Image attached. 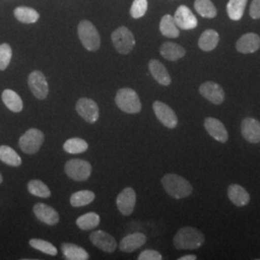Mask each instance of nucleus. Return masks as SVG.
Wrapping results in <instances>:
<instances>
[{
    "instance_id": "obj_1",
    "label": "nucleus",
    "mask_w": 260,
    "mask_h": 260,
    "mask_svg": "<svg viewBox=\"0 0 260 260\" xmlns=\"http://www.w3.org/2000/svg\"><path fill=\"white\" fill-rule=\"evenodd\" d=\"M205 235L192 226L180 229L174 237V245L177 250H196L205 244Z\"/></svg>"
},
{
    "instance_id": "obj_2",
    "label": "nucleus",
    "mask_w": 260,
    "mask_h": 260,
    "mask_svg": "<svg viewBox=\"0 0 260 260\" xmlns=\"http://www.w3.org/2000/svg\"><path fill=\"white\" fill-rule=\"evenodd\" d=\"M164 190L174 199H184L192 194L193 187L184 177L176 174H167L161 179Z\"/></svg>"
},
{
    "instance_id": "obj_3",
    "label": "nucleus",
    "mask_w": 260,
    "mask_h": 260,
    "mask_svg": "<svg viewBox=\"0 0 260 260\" xmlns=\"http://www.w3.org/2000/svg\"><path fill=\"white\" fill-rule=\"evenodd\" d=\"M78 37L83 47L89 51H96L101 47V36L90 20L83 19L77 26Z\"/></svg>"
},
{
    "instance_id": "obj_4",
    "label": "nucleus",
    "mask_w": 260,
    "mask_h": 260,
    "mask_svg": "<svg viewBox=\"0 0 260 260\" xmlns=\"http://www.w3.org/2000/svg\"><path fill=\"white\" fill-rule=\"evenodd\" d=\"M117 106L124 113L137 114L142 110V103L139 95L131 88H121L115 98Z\"/></svg>"
},
{
    "instance_id": "obj_5",
    "label": "nucleus",
    "mask_w": 260,
    "mask_h": 260,
    "mask_svg": "<svg viewBox=\"0 0 260 260\" xmlns=\"http://www.w3.org/2000/svg\"><path fill=\"white\" fill-rule=\"evenodd\" d=\"M112 43L116 50L122 55L130 53L136 45L134 35L125 26L117 28L111 35Z\"/></svg>"
},
{
    "instance_id": "obj_6",
    "label": "nucleus",
    "mask_w": 260,
    "mask_h": 260,
    "mask_svg": "<svg viewBox=\"0 0 260 260\" xmlns=\"http://www.w3.org/2000/svg\"><path fill=\"white\" fill-rule=\"evenodd\" d=\"M45 141V134L37 128L27 130L19 140V149L26 154H35Z\"/></svg>"
},
{
    "instance_id": "obj_7",
    "label": "nucleus",
    "mask_w": 260,
    "mask_h": 260,
    "mask_svg": "<svg viewBox=\"0 0 260 260\" xmlns=\"http://www.w3.org/2000/svg\"><path fill=\"white\" fill-rule=\"evenodd\" d=\"M66 175L75 181H85L92 174L91 164L83 159H71L65 164Z\"/></svg>"
},
{
    "instance_id": "obj_8",
    "label": "nucleus",
    "mask_w": 260,
    "mask_h": 260,
    "mask_svg": "<svg viewBox=\"0 0 260 260\" xmlns=\"http://www.w3.org/2000/svg\"><path fill=\"white\" fill-rule=\"evenodd\" d=\"M28 86L32 93L38 100L47 99L49 93V87L45 75L40 71H34L28 76Z\"/></svg>"
},
{
    "instance_id": "obj_9",
    "label": "nucleus",
    "mask_w": 260,
    "mask_h": 260,
    "mask_svg": "<svg viewBox=\"0 0 260 260\" xmlns=\"http://www.w3.org/2000/svg\"><path fill=\"white\" fill-rule=\"evenodd\" d=\"M76 111L78 115L83 118L90 124L96 122L100 117V109L95 102L91 99L81 98L76 103Z\"/></svg>"
},
{
    "instance_id": "obj_10",
    "label": "nucleus",
    "mask_w": 260,
    "mask_h": 260,
    "mask_svg": "<svg viewBox=\"0 0 260 260\" xmlns=\"http://www.w3.org/2000/svg\"><path fill=\"white\" fill-rule=\"evenodd\" d=\"M152 108L158 121H160L164 126H166L168 128L177 127L178 123L177 115L166 103L156 101L153 103Z\"/></svg>"
},
{
    "instance_id": "obj_11",
    "label": "nucleus",
    "mask_w": 260,
    "mask_h": 260,
    "mask_svg": "<svg viewBox=\"0 0 260 260\" xmlns=\"http://www.w3.org/2000/svg\"><path fill=\"white\" fill-rule=\"evenodd\" d=\"M117 207L122 215L130 216L136 205V193L133 188L126 187L117 197Z\"/></svg>"
},
{
    "instance_id": "obj_12",
    "label": "nucleus",
    "mask_w": 260,
    "mask_h": 260,
    "mask_svg": "<svg viewBox=\"0 0 260 260\" xmlns=\"http://www.w3.org/2000/svg\"><path fill=\"white\" fill-rule=\"evenodd\" d=\"M174 19L177 27L182 30H192L198 26V19L195 15L185 5H181L177 8Z\"/></svg>"
},
{
    "instance_id": "obj_13",
    "label": "nucleus",
    "mask_w": 260,
    "mask_h": 260,
    "mask_svg": "<svg viewBox=\"0 0 260 260\" xmlns=\"http://www.w3.org/2000/svg\"><path fill=\"white\" fill-rule=\"evenodd\" d=\"M90 241L93 243V246L101 249L102 251L107 253H112L118 247L116 239L109 233L103 231H96L90 234Z\"/></svg>"
},
{
    "instance_id": "obj_14",
    "label": "nucleus",
    "mask_w": 260,
    "mask_h": 260,
    "mask_svg": "<svg viewBox=\"0 0 260 260\" xmlns=\"http://www.w3.org/2000/svg\"><path fill=\"white\" fill-rule=\"evenodd\" d=\"M200 93L214 104H222L224 101V92L219 84L213 81H207L200 86Z\"/></svg>"
},
{
    "instance_id": "obj_15",
    "label": "nucleus",
    "mask_w": 260,
    "mask_h": 260,
    "mask_svg": "<svg viewBox=\"0 0 260 260\" xmlns=\"http://www.w3.org/2000/svg\"><path fill=\"white\" fill-rule=\"evenodd\" d=\"M33 212L37 217L38 220L47 225H55L59 223V214L55 209L46 204L39 203L34 205Z\"/></svg>"
},
{
    "instance_id": "obj_16",
    "label": "nucleus",
    "mask_w": 260,
    "mask_h": 260,
    "mask_svg": "<svg viewBox=\"0 0 260 260\" xmlns=\"http://www.w3.org/2000/svg\"><path fill=\"white\" fill-rule=\"evenodd\" d=\"M241 133L249 143H260V121L254 118H245L241 122Z\"/></svg>"
},
{
    "instance_id": "obj_17",
    "label": "nucleus",
    "mask_w": 260,
    "mask_h": 260,
    "mask_svg": "<svg viewBox=\"0 0 260 260\" xmlns=\"http://www.w3.org/2000/svg\"><path fill=\"white\" fill-rule=\"evenodd\" d=\"M236 50L243 54L256 52L260 48V37L255 33H247L236 42Z\"/></svg>"
},
{
    "instance_id": "obj_18",
    "label": "nucleus",
    "mask_w": 260,
    "mask_h": 260,
    "mask_svg": "<svg viewBox=\"0 0 260 260\" xmlns=\"http://www.w3.org/2000/svg\"><path fill=\"white\" fill-rule=\"evenodd\" d=\"M205 127L208 134L213 139L220 142L225 143L229 140V133L228 130L224 127L223 122L219 121L216 118H206L205 121Z\"/></svg>"
},
{
    "instance_id": "obj_19",
    "label": "nucleus",
    "mask_w": 260,
    "mask_h": 260,
    "mask_svg": "<svg viewBox=\"0 0 260 260\" xmlns=\"http://www.w3.org/2000/svg\"><path fill=\"white\" fill-rule=\"evenodd\" d=\"M147 242V236L142 233H131L123 237L120 242V250L130 253L143 247Z\"/></svg>"
},
{
    "instance_id": "obj_20",
    "label": "nucleus",
    "mask_w": 260,
    "mask_h": 260,
    "mask_svg": "<svg viewBox=\"0 0 260 260\" xmlns=\"http://www.w3.org/2000/svg\"><path fill=\"white\" fill-rule=\"evenodd\" d=\"M150 75L162 86H169L172 82L171 75H169L166 67L156 59H151L149 62Z\"/></svg>"
},
{
    "instance_id": "obj_21",
    "label": "nucleus",
    "mask_w": 260,
    "mask_h": 260,
    "mask_svg": "<svg viewBox=\"0 0 260 260\" xmlns=\"http://www.w3.org/2000/svg\"><path fill=\"white\" fill-rule=\"evenodd\" d=\"M228 196L233 205L238 207L248 205L251 201V196L248 193V191L238 184L230 185L228 189Z\"/></svg>"
},
{
    "instance_id": "obj_22",
    "label": "nucleus",
    "mask_w": 260,
    "mask_h": 260,
    "mask_svg": "<svg viewBox=\"0 0 260 260\" xmlns=\"http://www.w3.org/2000/svg\"><path fill=\"white\" fill-rule=\"evenodd\" d=\"M160 54L166 60L175 62L183 58L185 56L186 51L185 49L178 44L166 42L162 44V46L160 47Z\"/></svg>"
},
{
    "instance_id": "obj_23",
    "label": "nucleus",
    "mask_w": 260,
    "mask_h": 260,
    "mask_svg": "<svg viewBox=\"0 0 260 260\" xmlns=\"http://www.w3.org/2000/svg\"><path fill=\"white\" fill-rule=\"evenodd\" d=\"M219 41H220L219 33L213 29H207L201 35L198 45L202 50L208 52V51H212L217 47Z\"/></svg>"
},
{
    "instance_id": "obj_24",
    "label": "nucleus",
    "mask_w": 260,
    "mask_h": 260,
    "mask_svg": "<svg viewBox=\"0 0 260 260\" xmlns=\"http://www.w3.org/2000/svg\"><path fill=\"white\" fill-rule=\"evenodd\" d=\"M61 250L66 259L87 260L90 258L89 253L82 247L73 243H63L61 245Z\"/></svg>"
},
{
    "instance_id": "obj_25",
    "label": "nucleus",
    "mask_w": 260,
    "mask_h": 260,
    "mask_svg": "<svg viewBox=\"0 0 260 260\" xmlns=\"http://www.w3.org/2000/svg\"><path fill=\"white\" fill-rule=\"evenodd\" d=\"M159 29L163 36L176 39L179 36V28L177 27L175 19L171 15H165L160 20Z\"/></svg>"
},
{
    "instance_id": "obj_26",
    "label": "nucleus",
    "mask_w": 260,
    "mask_h": 260,
    "mask_svg": "<svg viewBox=\"0 0 260 260\" xmlns=\"http://www.w3.org/2000/svg\"><path fill=\"white\" fill-rule=\"evenodd\" d=\"M2 101L6 107L15 113H19L23 109V103L21 98L13 90H4L2 93Z\"/></svg>"
},
{
    "instance_id": "obj_27",
    "label": "nucleus",
    "mask_w": 260,
    "mask_h": 260,
    "mask_svg": "<svg viewBox=\"0 0 260 260\" xmlns=\"http://www.w3.org/2000/svg\"><path fill=\"white\" fill-rule=\"evenodd\" d=\"M14 15L19 22L25 24L35 23L37 22L38 19H40V15L36 10L24 6L17 7L14 10Z\"/></svg>"
},
{
    "instance_id": "obj_28",
    "label": "nucleus",
    "mask_w": 260,
    "mask_h": 260,
    "mask_svg": "<svg viewBox=\"0 0 260 260\" xmlns=\"http://www.w3.org/2000/svg\"><path fill=\"white\" fill-rule=\"evenodd\" d=\"M248 0H229L226 5V13L229 18L237 21L240 20L245 13Z\"/></svg>"
},
{
    "instance_id": "obj_29",
    "label": "nucleus",
    "mask_w": 260,
    "mask_h": 260,
    "mask_svg": "<svg viewBox=\"0 0 260 260\" xmlns=\"http://www.w3.org/2000/svg\"><path fill=\"white\" fill-rule=\"evenodd\" d=\"M101 223V218L100 216L94 212H89V213L84 214L82 216L78 217L76 220V224L77 226L85 232L92 231L95 229Z\"/></svg>"
},
{
    "instance_id": "obj_30",
    "label": "nucleus",
    "mask_w": 260,
    "mask_h": 260,
    "mask_svg": "<svg viewBox=\"0 0 260 260\" xmlns=\"http://www.w3.org/2000/svg\"><path fill=\"white\" fill-rule=\"evenodd\" d=\"M0 161L12 167H19L21 165L20 156L15 149L8 146H0Z\"/></svg>"
},
{
    "instance_id": "obj_31",
    "label": "nucleus",
    "mask_w": 260,
    "mask_h": 260,
    "mask_svg": "<svg viewBox=\"0 0 260 260\" xmlns=\"http://www.w3.org/2000/svg\"><path fill=\"white\" fill-rule=\"evenodd\" d=\"M196 12L206 19H214L217 17V9L211 0H195Z\"/></svg>"
},
{
    "instance_id": "obj_32",
    "label": "nucleus",
    "mask_w": 260,
    "mask_h": 260,
    "mask_svg": "<svg viewBox=\"0 0 260 260\" xmlns=\"http://www.w3.org/2000/svg\"><path fill=\"white\" fill-rule=\"evenodd\" d=\"M95 198L94 193L90 191V190H81L78 191L75 194H73L71 197V205L74 207H81L85 205H90L93 203V200Z\"/></svg>"
},
{
    "instance_id": "obj_33",
    "label": "nucleus",
    "mask_w": 260,
    "mask_h": 260,
    "mask_svg": "<svg viewBox=\"0 0 260 260\" xmlns=\"http://www.w3.org/2000/svg\"><path fill=\"white\" fill-rule=\"evenodd\" d=\"M27 189L28 192L31 195L39 197V198L47 199L51 196L50 189L47 187V184H45L42 180H39V179L30 180L28 182Z\"/></svg>"
},
{
    "instance_id": "obj_34",
    "label": "nucleus",
    "mask_w": 260,
    "mask_h": 260,
    "mask_svg": "<svg viewBox=\"0 0 260 260\" xmlns=\"http://www.w3.org/2000/svg\"><path fill=\"white\" fill-rule=\"evenodd\" d=\"M63 148L66 152L70 154H79L85 152L89 146L85 140L81 138H72L66 141Z\"/></svg>"
},
{
    "instance_id": "obj_35",
    "label": "nucleus",
    "mask_w": 260,
    "mask_h": 260,
    "mask_svg": "<svg viewBox=\"0 0 260 260\" xmlns=\"http://www.w3.org/2000/svg\"><path fill=\"white\" fill-rule=\"evenodd\" d=\"M29 245L38 251H42L46 254L48 255H52L54 256L57 253L58 251L56 249L55 246L52 245L50 242L43 240V239H37V238H33L29 241Z\"/></svg>"
},
{
    "instance_id": "obj_36",
    "label": "nucleus",
    "mask_w": 260,
    "mask_h": 260,
    "mask_svg": "<svg viewBox=\"0 0 260 260\" xmlns=\"http://www.w3.org/2000/svg\"><path fill=\"white\" fill-rule=\"evenodd\" d=\"M148 10V0H134L130 8V15L133 19H140L145 16Z\"/></svg>"
},
{
    "instance_id": "obj_37",
    "label": "nucleus",
    "mask_w": 260,
    "mask_h": 260,
    "mask_svg": "<svg viewBox=\"0 0 260 260\" xmlns=\"http://www.w3.org/2000/svg\"><path fill=\"white\" fill-rule=\"evenodd\" d=\"M13 51L8 44L0 45V71H5L12 60Z\"/></svg>"
},
{
    "instance_id": "obj_38",
    "label": "nucleus",
    "mask_w": 260,
    "mask_h": 260,
    "mask_svg": "<svg viewBox=\"0 0 260 260\" xmlns=\"http://www.w3.org/2000/svg\"><path fill=\"white\" fill-rule=\"evenodd\" d=\"M163 258L160 252L154 250H146L142 251L138 256L139 260H161Z\"/></svg>"
},
{
    "instance_id": "obj_39",
    "label": "nucleus",
    "mask_w": 260,
    "mask_h": 260,
    "mask_svg": "<svg viewBox=\"0 0 260 260\" xmlns=\"http://www.w3.org/2000/svg\"><path fill=\"white\" fill-rule=\"evenodd\" d=\"M250 16L252 19H260V0H252L250 8Z\"/></svg>"
},
{
    "instance_id": "obj_40",
    "label": "nucleus",
    "mask_w": 260,
    "mask_h": 260,
    "mask_svg": "<svg viewBox=\"0 0 260 260\" xmlns=\"http://www.w3.org/2000/svg\"><path fill=\"white\" fill-rule=\"evenodd\" d=\"M197 259V256L194 254H188V255H184V256H181L179 257L178 260H196Z\"/></svg>"
},
{
    "instance_id": "obj_41",
    "label": "nucleus",
    "mask_w": 260,
    "mask_h": 260,
    "mask_svg": "<svg viewBox=\"0 0 260 260\" xmlns=\"http://www.w3.org/2000/svg\"><path fill=\"white\" fill-rule=\"evenodd\" d=\"M2 181H3V177H2V175L0 174V184L2 183Z\"/></svg>"
}]
</instances>
